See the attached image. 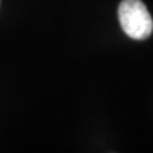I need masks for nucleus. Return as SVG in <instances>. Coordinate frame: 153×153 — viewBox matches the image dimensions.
<instances>
[{"instance_id": "1", "label": "nucleus", "mask_w": 153, "mask_h": 153, "mask_svg": "<svg viewBox=\"0 0 153 153\" xmlns=\"http://www.w3.org/2000/svg\"><path fill=\"white\" fill-rule=\"evenodd\" d=\"M122 30L131 39H147L153 31V19L141 0H122L119 5Z\"/></svg>"}]
</instances>
